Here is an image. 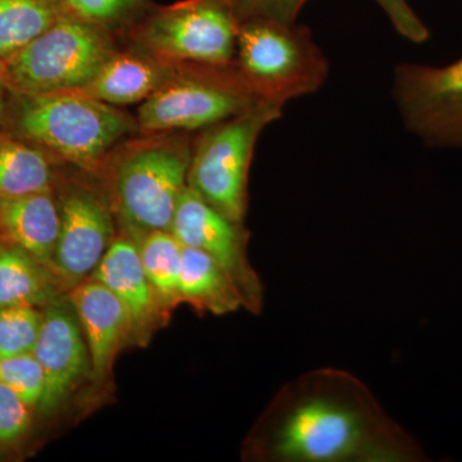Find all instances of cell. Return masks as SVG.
<instances>
[{
	"mask_svg": "<svg viewBox=\"0 0 462 462\" xmlns=\"http://www.w3.org/2000/svg\"><path fill=\"white\" fill-rule=\"evenodd\" d=\"M67 291L57 273L25 249L8 242L0 245V307L44 309Z\"/></svg>",
	"mask_w": 462,
	"mask_h": 462,
	"instance_id": "e0dca14e",
	"label": "cell"
},
{
	"mask_svg": "<svg viewBox=\"0 0 462 462\" xmlns=\"http://www.w3.org/2000/svg\"><path fill=\"white\" fill-rule=\"evenodd\" d=\"M284 106L263 100L214 126L193 142L188 187L236 223L248 211V176L261 133Z\"/></svg>",
	"mask_w": 462,
	"mask_h": 462,
	"instance_id": "8992f818",
	"label": "cell"
},
{
	"mask_svg": "<svg viewBox=\"0 0 462 462\" xmlns=\"http://www.w3.org/2000/svg\"><path fill=\"white\" fill-rule=\"evenodd\" d=\"M266 462H422L420 443L346 370L319 367L279 389L245 443Z\"/></svg>",
	"mask_w": 462,
	"mask_h": 462,
	"instance_id": "6da1fadb",
	"label": "cell"
},
{
	"mask_svg": "<svg viewBox=\"0 0 462 462\" xmlns=\"http://www.w3.org/2000/svg\"><path fill=\"white\" fill-rule=\"evenodd\" d=\"M60 234L53 272L67 291L93 276L114 242V209L108 197L83 182H69L58 196Z\"/></svg>",
	"mask_w": 462,
	"mask_h": 462,
	"instance_id": "8fae6325",
	"label": "cell"
},
{
	"mask_svg": "<svg viewBox=\"0 0 462 462\" xmlns=\"http://www.w3.org/2000/svg\"><path fill=\"white\" fill-rule=\"evenodd\" d=\"M231 66L258 98L282 106L315 93L329 75L310 30L297 23H239Z\"/></svg>",
	"mask_w": 462,
	"mask_h": 462,
	"instance_id": "277c9868",
	"label": "cell"
},
{
	"mask_svg": "<svg viewBox=\"0 0 462 462\" xmlns=\"http://www.w3.org/2000/svg\"><path fill=\"white\" fill-rule=\"evenodd\" d=\"M138 135L121 143L99 170L107 171L112 209L135 240L171 229L193 152V142L182 133Z\"/></svg>",
	"mask_w": 462,
	"mask_h": 462,
	"instance_id": "7a4b0ae2",
	"label": "cell"
},
{
	"mask_svg": "<svg viewBox=\"0 0 462 462\" xmlns=\"http://www.w3.org/2000/svg\"><path fill=\"white\" fill-rule=\"evenodd\" d=\"M117 51L114 33L63 14L39 38L0 65L12 94L78 93Z\"/></svg>",
	"mask_w": 462,
	"mask_h": 462,
	"instance_id": "5b68a950",
	"label": "cell"
},
{
	"mask_svg": "<svg viewBox=\"0 0 462 462\" xmlns=\"http://www.w3.org/2000/svg\"><path fill=\"white\" fill-rule=\"evenodd\" d=\"M238 27L229 0H182L152 5L127 32L134 47L171 65L227 67Z\"/></svg>",
	"mask_w": 462,
	"mask_h": 462,
	"instance_id": "52a82bcc",
	"label": "cell"
},
{
	"mask_svg": "<svg viewBox=\"0 0 462 462\" xmlns=\"http://www.w3.org/2000/svg\"><path fill=\"white\" fill-rule=\"evenodd\" d=\"M42 324L38 307H0V357L32 354Z\"/></svg>",
	"mask_w": 462,
	"mask_h": 462,
	"instance_id": "603a6c76",
	"label": "cell"
},
{
	"mask_svg": "<svg viewBox=\"0 0 462 462\" xmlns=\"http://www.w3.org/2000/svg\"><path fill=\"white\" fill-rule=\"evenodd\" d=\"M91 278L102 282L123 303L139 345H144L163 324L166 312L143 269L138 242L126 233L116 236Z\"/></svg>",
	"mask_w": 462,
	"mask_h": 462,
	"instance_id": "5bb4252c",
	"label": "cell"
},
{
	"mask_svg": "<svg viewBox=\"0 0 462 462\" xmlns=\"http://www.w3.org/2000/svg\"><path fill=\"white\" fill-rule=\"evenodd\" d=\"M136 242L143 269L156 293L161 309L167 314L180 303L179 281L182 266V245L169 230L152 231Z\"/></svg>",
	"mask_w": 462,
	"mask_h": 462,
	"instance_id": "44dd1931",
	"label": "cell"
},
{
	"mask_svg": "<svg viewBox=\"0 0 462 462\" xmlns=\"http://www.w3.org/2000/svg\"><path fill=\"white\" fill-rule=\"evenodd\" d=\"M14 96L17 136L84 171H99L121 143L139 134L136 117L83 93Z\"/></svg>",
	"mask_w": 462,
	"mask_h": 462,
	"instance_id": "3957f363",
	"label": "cell"
},
{
	"mask_svg": "<svg viewBox=\"0 0 462 462\" xmlns=\"http://www.w3.org/2000/svg\"><path fill=\"white\" fill-rule=\"evenodd\" d=\"M60 14V0H0V65L25 50Z\"/></svg>",
	"mask_w": 462,
	"mask_h": 462,
	"instance_id": "ffe728a7",
	"label": "cell"
},
{
	"mask_svg": "<svg viewBox=\"0 0 462 462\" xmlns=\"http://www.w3.org/2000/svg\"><path fill=\"white\" fill-rule=\"evenodd\" d=\"M170 231L184 247L205 252L223 267L242 298L243 309L254 315L263 312V285L249 261L245 224L230 220L188 187Z\"/></svg>",
	"mask_w": 462,
	"mask_h": 462,
	"instance_id": "30bf717a",
	"label": "cell"
},
{
	"mask_svg": "<svg viewBox=\"0 0 462 462\" xmlns=\"http://www.w3.org/2000/svg\"><path fill=\"white\" fill-rule=\"evenodd\" d=\"M32 407L16 392L0 384V445L16 442L32 424Z\"/></svg>",
	"mask_w": 462,
	"mask_h": 462,
	"instance_id": "484cf974",
	"label": "cell"
},
{
	"mask_svg": "<svg viewBox=\"0 0 462 462\" xmlns=\"http://www.w3.org/2000/svg\"><path fill=\"white\" fill-rule=\"evenodd\" d=\"M393 97L407 129L422 142L462 148V58L443 67L398 66Z\"/></svg>",
	"mask_w": 462,
	"mask_h": 462,
	"instance_id": "9c48e42d",
	"label": "cell"
},
{
	"mask_svg": "<svg viewBox=\"0 0 462 462\" xmlns=\"http://www.w3.org/2000/svg\"><path fill=\"white\" fill-rule=\"evenodd\" d=\"M179 300L199 312L217 316L243 309L242 298L223 267L205 252L184 245Z\"/></svg>",
	"mask_w": 462,
	"mask_h": 462,
	"instance_id": "ac0fdd59",
	"label": "cell"
},
{
	"mask_svg": "<svg viewBox=\"0 0 462 462\" xmlns=\"http://www.w3.org/2000/svg\"><path fill=\"white\" fill-rule=\"evenodd\" d=\"M151 5L149 0H60L63 14L111 33L129 30Z\"/></svg>",
	"mask_w": 462,
	"mask_h": 462,
	"instance_id": "7402d4cb",
	"label": "cell"
},
{
	"mask_svg": "<svg viewBox=\"0 0 462 462\" xmlns=\"http://www.w3.org/2000/svg\"><path fill=\"white\" fill-rule=\"evenodd\" d=\"M239 23L267 20L296 23L298 14L310 0H229Z\"/></svg>",
	"mask_w": 462,
	"mask_h": 462,
	"instance_id": "d4e9b609",
	"label": "cell"
},
{
	"mask_svg": "<svg viewBox=\"0 0 462 462\" xmlns=\"http://www.w3.org/2000/svg\"><path fill=\"white\" fill-rule=\"evenodd\" d=\"M51 157L25 139L0 133V200L53 191Z\"/></svg>",
	"mask_w": 462,
	"mask_h": 462,
	"instance_id": "d6986e66",
	"label": "cell"
},
{
	"mask_svg": "<svg viewBox=\"0 0 462 462\" xmlns=\"http://www.w3.org/2000/svg\"><path fill=\"white\" fill-rule=\"evenodd\" d=\"M60 208L53 191L0 200V236L53 270Z\"/></svg>",
	"mask_w": 462,
	"mask_h": 462,
	"instance_id": "2e32d148",
	"label": "cell"
},
{
	"mask_svg": "<svg viewBox=\"0 0 462 462\" xmlns=\"http://www.w3.org/2000/svg\"><path fill=\"white\" fill-rule=\"evenodd\" d=\"M2 75H0V127L5 123V116H7V102H5V91H7Z\"/></svg>",
	"mask_w": 462,
	"mask_h": 462,
	"instance_id": "83f0119b",
	"label": "cell"
},
{
	"mask_svg": "<svg viewBox=\"0 0 462 462\" xmlns=\"http://www.w3.org/2000/svg\"><path fill=\"white\" fill-rule=\"evenodd\" d=\"M263 99L249 89L233 66L181 65L142 103L139 133H188L240 114Z\"/></svg>",
	"mask_w": 462,
	"mask_h": 462,
	"instance_id": "ba28073f",
	"label": "cell"
},
{
	"mask_svg": "<svg viewBox=\"0 0 462 462\" xmlns=\"http://www.w3.org/2000/svg\"><path fill=\"white\" fill-rule=\"evenodd\" d=\"M387 14L392 25L407 41L421 44L430 38V30L413 12L407 0H375Z\"/></svg>",
	"mask_w": 462,
	"mask_h": 462,
	"instance_id": "4316f807",
	"label": "cell"
},
{
	"mask_svg": "<svg viewBox=\"0 0 462 462\" xmlns=\"http://www.w3.org/2000/svg\"><path fill=\"white\" fill-rule=\"evenodd\" d=\"M0 384L16 392L32 409L44 394V374L32 354L0 357Z\"/></svg>",
	"mask_w": 462,
	"mask_h": 462,
	"instance_id": "cb8c5ba5",
	"label": "cell"
},
{
	"mask_svg": "<svg viewBox=\"0 0 462 462\" xmlns=\"http://www.w3.org/2000/svg\"><path fill=\"white\" fill-rule=\"evenodd\" d=\"M179 67L133 45L132 50L116 51L78 93L117 107L143 103L166 84Z\"/></svg>",
	"mask_w": 462,
	"mask_h": 462,
	"instance_id": "9a60e30c",
	"label": "cell"
},
{
	"mask_svg": "<svg viewBox=\"0 0 462 462\" xmlns=\"http://www.w3.org/2000/svg\"><path fill=\"white\" fill-rule=\"evenodd\" d=\"M32 355L44 374V394L38 410L57 411L90 372L89 349L67 293L42 309Z\"/></svg>",
	"mask_w": 462,
	"mask_h": 462,
	"instance_id": "7c38bea8",
	"label": "cell"
},
{
	"mask_svg": "<svg viewBox=\"0 0 462 462\" xmlns=\"http://www.w3.org/2000/svg\"><path fill=\"white\" fill-rule=\"evenodd\" d=\"M80 322L90 356V374L105 382L124 345L134 339L123 303L102 282L89 278L67 291Z\"/></svg>",
	"mask_w": 462,
	"mask_h": 462,
	"instance_id": "4fadbf2b",
	"label": "cell"
}]
</instances>
